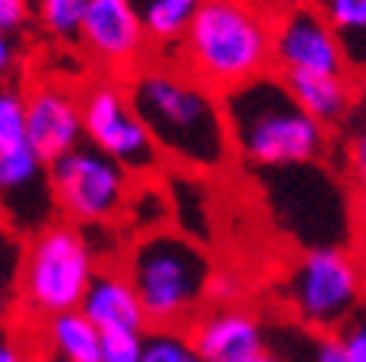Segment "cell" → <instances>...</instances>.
Wrapping results in <instances>:
<instances>
[{
  "label": "cell",
  "mask_w": 366,
  "mask_h": 362,
  "mask_svg": "<svg viewBox=\"0 0 366 362\" xmlns=\"http://www.w3.org/2000/svg\"><path fill=\"white\" fill-rule=\"evenodd\" d=\"M124 79V95L164 164L199 176L226 170L232 147L222 121L219 91L203 85L183 66L164 62L137 66Z\"/></svg>",
  "instance_id": "6da1fadb"
},
{
  "label": "cell",
  "mask_w": 366,
  "mask_h": 362,
  "mask_svg": "<svg viewBox=\"0 0 366 362\" xmlns=\"http://www.w3.org/2000/svg\"><path fill=\"white\" fill-rule=\"evenodd\" d=\"M232 157L259 170L314 164L324 154L327 131L301 111L282 76H255L219 95Z\"/></svg>",
  "instance_id": "7a4b0ae2"
},
{
  "label": "cell",
  "mask_w": 366,
  "mask_h": 362,
  "mask_svg": "<svg viewBox=\"0 0 366 362\" xmlns=\"http://www.w3.org/2000/svg\"><path fill=\"white\" fill-rule=\"evenodd\" d=\"M122 274L144 310L147 326L180 330L183 323H193L209 297L213 261L199 241L180 235L177 228H157L128 241Z\"/></svg>",
  "instance_id": "3957f363"
},
{
  "label": "cell",
  "mask_w": 366,
  "mask_h": 362,
  "mask_svg": "<svg viewBox=\"0 0 366 362\" xmlns=\"http://www.w3.org/2000/svg\"><path fill=\"white\" fill-rule=\"evenodd\" d=\"M272 20L249 0H203L180 39L183 69L213 91L265 76L272 66Z\"/></svg>",
  "instance_id": "277c9868"
},
{
  "label": "cell",
  "mask_w": 366,
  "mask_h": 362,
  "mask_svg": "<svg viewBox=\"0 0 366 362\" xmlns=\"http://www.w3.org/2000/svg\"><path fill=\"white\" fill-rule=\"evenodd\" d=\"M95 271L99 264L79 238V228L72 222H49L23 245L16 271L23 307L39 320L76 310Z\"/></svg>",
  "instance_id": "5b68a950"
},
{
  "label": "cell",
  "mask_w": 366,
  "mask_h": 362,
  "mask_svg": "<svg viewBox=\"0 0 366 362\" xmlns=\"http://www.w3.org/2000/svg\"><path fill=\"white\" fill-rule=\"evenodd\" d=\"M363 271L353 251L317 245L301 255L285 281V301L295 317L314 333H334L360 310Z\"/></svg>",
  "instance_id": "8992f818"
},
{
  "label": "cell",
  "mask_w": 366,
  "mask_h": 362,
  "mask_svg": "<svg viewBox=\"0 0 366 362\" xmlns=\"http://www.w3.org/2000/svg\"><path fill=\"white\" fill-rule=\"evenodd\" d=\"M79 108H82L85 141L105 157H112L131 180L164 174V160H160L147 128L131 108L124 85L112 82V79L92 82L79 95Z\"/></svg>",
  "instance_id": "52a82bcc"
},
{
  "label": "cell",
  "mask_w": 366,
  "mask_h": 362,
  "mask_svg": "<svg viewBox=\"0 0 366 362\" xmlns=\"http://www.w3.org/2000/svg\"><path fill=\"white\" fill-rule=\"evenodd\" d=\"M53 189L56 212L72 226L85 222H114L122 212L131 176L112 157L95 151L92 144H79L69 154L46 166Z\"/></svg>",
  "instance_id": "ba28073f"
},
{
  "label": "cell",
  "mask_w": 366,
  "mask_h": 362,
  "mask_svg": "<svg viewBox=\"0 0 366 362\" xmlns=\"http://www.w3.org/2000/svg\"><path fill=\"white\" fill-rule=\"evenodd\" d=\"M272 66L311 76H350L340 39L307 4H291L272 20Z\"/></svg>",
  "instance_id": "9c48e42d"
},
{
  "label": "cell",
  "mask_w": 366,
  "mask_h": 362,
  "mask_svg": "<svg viewBox=\"0 0 366 362\" xmlns=\"http://www.w3.org/2000/svg\"><path fill=\"white\" fill-rule=\"evenodd\" d=\"M56 222L49 170L23 144L0 154V226L16 235H33Z\"/></svg>",
  "instance_id": "30bf717a"
},
{
  "label": "cell",
  "mask_w": 366,
  "mask_h": 362,
  "mask_svg": "<svg viewBox=\"0 0 366 362\" xmlns=\"http://www.w3.org/2000/svg\"><path fill=\"white\" fill-rule=\"evenodd\" d=\"M76 39L92 59L118 76L134 72L147 53V36L128 0H89Z\"/></svg>",
  "instance_id": "8fae6325"
},
{
  "label": "cell",
  "mask_w": 366,
  "mask_h": 362,
  "mask_svg": "<svg viewBox=\"0 0 366 362\" xmlns=\"http://www.w3.org/2000/svg\"><path fill=\"white\" fill-rule=\"evenodd\" d=\"M23 121H26V147L46 166L85 141L79 95L59 82H39L23 91Z\"/></svg>",
  "instance_id": "7c38bea8"
},
{
  "label": "cell",
  "mask_w": 366,
  "mask_h": 362,
  "mask_svg": "<svg viewBox=\"0 0 366 362\" xmlns=\"http://www.w3.org/2000/svg\"><path fill=\"white\" fill-rule=\"evenodd\" d=\"M187 340L203 362H249L265 349V330L249 310L222 303L203 317H193Z\"/></svg>",
  "instance_id": "4fadbf2b"
},
{
  "label": "cell",
  "mask_w": 366,
  "mask_h": 362,
  "mask_svg": "<svg viewBox=\"0 0 366 362\" xmlns=\"http://www.w3.org/2000/svg\"><path fill=\"white\" fill-rule=\"evenodd\" d=\"M79 313L99 333H144L147 320L128 278L118 268H99L85 287Z\"/></svg>",
  "instance_id": "5bb4252c"
},
{
  "label": "cell",
  "mask_w": 366,
  "mask_h": 362,
  "mask_svg": "<svg viewBox=\"0 0 366 362\" xmlns=\"http://www.w3.org/2000/svg\"><path fill=\"white\" fill-rule=\"evenodd\" d=\"M291 99L301 111L311 114L320 128H334L353 111V79L350 76H311V72H288L282 76Z\"/></svg>",
  "instance_id": "9a60e30c"
},
{
  "label": "cell",
  "mask_w": 366,
  "mask_h": 362,
  "mask_svg": "<svg viewBox=\"0 0 366 362\" xmlns=\"http://www.w3.org/2000/svg\"><path fill=\"white\" fill-rule=\"evenodd\" d=\"M170 219V199H167V186H164V176H134L124 193L122 212H118V226L128 238L137 235L157 232V228H167Z\"/></svg>",
  "instance_id": "2e32d148"
},
{
  "label": "cell",
  "mask_w": 366,
  "mask_h": 362,
  "mask_svg": "<svg viewBox=\"0 0 366 362\" xmlns=\"http://www.w3.org/2000/svg\"><path fill=\"white\" fill-rule=\"evenodd\" d=\"M46 353L66 362H99L102 333L79 313V310H62L43 320Z\"/></svg>",
  "instance_id": "e0dca14e"
},
{
  "label": "cell",
  "mask_w": 366,
  "mask_h": 362,
  "mask_svg": "<svg viewBox=\"0 0 366 362\" xmlns=\"http://www.w3.org/2000/svg\"><path fill=\"white\" fill-rule=\"evenodd\" d=\"M128 4L137 14L147 43L177 46L203 0H128Z\"/></svg>",
  "instance_id": "ac0fdd59"
},
{
  "label": "cell",
  "mask_w": 366,
  "mask_h": 362,
  "mask_svg": "<svg viewBox=\"0 0 366 362\" xmlns=\"http://www.w3.org/2000/svg\"><path fill=\"white\" fill-rule=\"evenodd\" d=\"M314 10L324 16L334 36L340 39L347 69L363 66L366 53V0H314Z\"/></svg>",
  "instance_id": "d6986e66"
},
{
  "label": "cell",
  "mask_w": 366,
  "mask_h": 362,
  "mask_svg": "<svg viewBox=\"0 0 366 362\" xmlns=\"http://www.w3.org/2000/svg\"><path fill=\"white\" fill-rule=\"evenodd\" d=\"M311 362H366L363 320L353 317L334 333H320L311 346Z\"/></svg>",
  "instance_id": "ffe728a7"
},
{
  "label": "cell",
  "mask_w": 366,
  "mask_h": 362,
  "mask_svg": "<svg viewBox=\"0 0 366 362\" xmlns=\"http://www.w3.org/2000/svg\"><path fill=\"white\" fill-rule=\"evenodd\" d=\"M76 228L95 264H118L131 241L118 222H85V226H76Z\"/></svg>",
  "instance_id": "44dd1931"
},
{
  "label": "cell",
  "mask_w": 366,
  "mask_h": 362,
  "mask_svg": "<svg viewBox=\"0 0 366 362\" xmlns=\"http://www.w3.org/2000/svg\"><path fill=\"white\" fill-rule=\"evenodd\" d=\"M85 7H89V0H36V16L49 36L72 43L79 36Z\"/></svg>",
  "instance_id": "7402d4cb"
},
{
  "label": "cell",
  "mask_w": 366,
  "mask_h": 362,
  "mask_svg": "<svg viewBox=\"0 0 366 362\" xmlns=\"http://www.w3.org/2000/svg\"><path fill=\"white\" fill-rule=\"evenodd\" d=\"M141 362H203L190 346L183 330H154L144 333V356Z\"/></svg>",
  "instance_id": "603a6c76"
},
{
  "label": "cell",
  "mask_w": 366,
  "mask_h": 362,
  "mask_svg": "<svg viewBox=\"0 0 366 362\" xmlns=\"http://www.w3.org/2000/svg\"><path fill=\"white\" fill-rule=\"evenodd\" d=\"M20 235L10 232L7 226H0V330L10 317V301H14V287H16V271H20Z\"/></svg>",
  "instance_id": "cb8c5ba5"
},
{
  "label": "cell",
  "mask_w": 366,
  "mask_h": 362,
  "mask_svg": "<svg viewBox=\"0 0 366 362\" xmlns=\"http://www.w3.org/2000/svg\"><path fill=\"white\" fill-rule=\"evenodd\" d=\"M26 144V121H23V91L14 85H0V154Z\"/></svg>",
  "instance_id": "d4e9b609"
},
{
  "label": "cell",
  "mask_w": 366,
  "mask_h": 362,
  "mask_svg": "<svg viewBox=\"0 0 366 362\" xmlns=\"http://www.w3.org/2000/svg\"><path fill=\"white\" fill-rule=\"evenodd\" d=\"M144 333H102L99 362H141Z\"/></svg>",
  "instance_id": "484cf974"
},
{
  "label": "cell",
  "mask_w": 366,
  "mask_h": 362,
  "mask_svg": "<svg viewBox=\"0 0 366 362\" xmlns=\"http://www.w3.org/2000/svg\"><path fill=\"white\" fill-rule=\"evenodd\" d=\"M33 16L30 0H0V33L4 36H16L26 30V23Z\"/></svg>",
  "instance_id": "4316f807"
},
{
  "label": "cell",
  "mask_w": 366,
  "mask_h": 362,
  "mask_svg": "<svg viewBox=\"0 0 366 362\" xmlns=\"http://www.w3.org/2000/svg\"><path fill=\"white\" fill-rule=\"evenodd\" d=\"M0 362H33V356L23 346V340L10 336L7 330H0Z\"/></svg>",
  "instance_id": "83f0119b"
},
{
  "label": "cell",
  "mask_w": 366,
  "mask_h": 362,
  "mask_svg": "<svg viewBox=\"0 0 366 362\" xmlns=\"http://www.w3.org/2000/svg\"><path fill=\"white\" fill-rule=\"evenodd\" d=\"M16 59H20V53H16L14 36H4V33H0V85L14 76Z\"/></svg>",
  "instance_id": "f1b7e54d"
},
{
  "label": "cell",
  "mask_w": 366,
  "mask_h": 362,
  "mask_svg": "<svg viewBox=\"0 0 366 362\" xmlns=\"http://www.w3.org/2000/svg\"><path fill=\"white\" fill-rule=\"evenodd\" d=\"M249 362H285V359H282V356H274V353H268V349H262V353L252 356Z\"/></svg>",
  "instance_id": "f546056e"
},
{
  "label": "cell",
  "mask_w": 366,
  "mask_h": 362,
  "mask_svg": "<svg viewBox=\"0 0 366 362\" xmlns=\"http://www.w3.org/2000/svg\"><path fill=\"white\" fill-rule=\"evenodd\" d=\"M36 362H66V359H56V356H49V353H43V356H39V359Z\"/></svg>",
  "instance_id": "4dcf8cb0"
}]
</instances>
